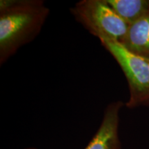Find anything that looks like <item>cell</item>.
<instances>
[{
	"label": "cell",
	"mask_w": 149,
	"mask_h": 149,
	"mask_svg": "<svg viewBox=\"0 0 149 149\" xmlns=\"http://www.w3.org/2000/svg\"><path fill=\"white\" fill-rule=\"evenodd\" d=\"M124 106L125 104L122 101L113 102L108 105L100 128L84 149H120V113Z\"/></svg>",
	"instance_id": "obj_4"
},
{
	"label": "cell",
	"mask_w": 149,
	"mask_h": 149,
	"mask_svg": "<svg viewBox=\"0 0 149 149\" xmlns=\"http://www.w3.org/2000/svg\"><path fill=\"white\" fill-rule=\"evenodd\" d=\"M31 149H33V148H31Z\"/></svg>",
	"instance_id": "obj_7"
},
{
	"label": "cell",
	"mask_w": 149,
	"mask_h": 149,
	"mask_svg": "<svg viewBox=\"0 0 149 149\" xmlns=\"http://www.w3.org/2000/svg\"><path fill=\"white\" fill-rule=\"evenodd\" d=\"M49 13L43 0L0 1V65L36 38Z\"/></svg>",
	"instance_id": "obj_1"
},
{
	"label": "cell",
	"mask_w": 149,
	"mask_h": 149,
	"mask_svg": "<svg viewBox=\"0 0 149 149\" xmlns=\"http://www.w3.org/2000/svg\"><path fill=\"white\" fill-rule=\"evenodd\" d=\"M128 25L149 14V0H106Z\"/></svg>",
	"instance_id": "obj_6"
},
{
	"label": "cell",
	"mask_w": 149,
	"mask_h": 149,
	"mask_svg": "<svg viewBox=\"0 0 149 149\" xmlns=\"http://www.w3.org/2000/svg\"><path fill=\"white\" fill-rule=\"evenodd\" d=\"M120 66L127 80L129 97L128 109L149 108V59L134 55L117 42H102Z\"/></svg>",
	"instance_id": "obj_3"
},
{
	"label": "cell",
	"mask_w": 149,
	"mask_h": 149,
	"mask_svg": "<svg viewBox=\"0 0 149 149\" xmlns=\"http://www.w3.org/2000/svg\"><path fill=\"white\" fill-rule=\"evenodd\" d=\"M119 44L130 53L149 59V14L130 24Z\"/></svg>",
	"instance_id": "obj_5"
},
{
	"label": "cell",
	"mask_w": 149,
	"mask_h": 149,
	"mask_svg": "<svg viewBox=\"0 0 149 149\" xmlns=\"http://www.w3.org/2000/svg\"><path fill=\"white\" fill-rule=\"evenodd\" d=\"M70 12L101 42L120 43L129 26L106 0H81L70 8Z\"/></svg>",
	"instance_id": "obj_2"
}]
</instances>
